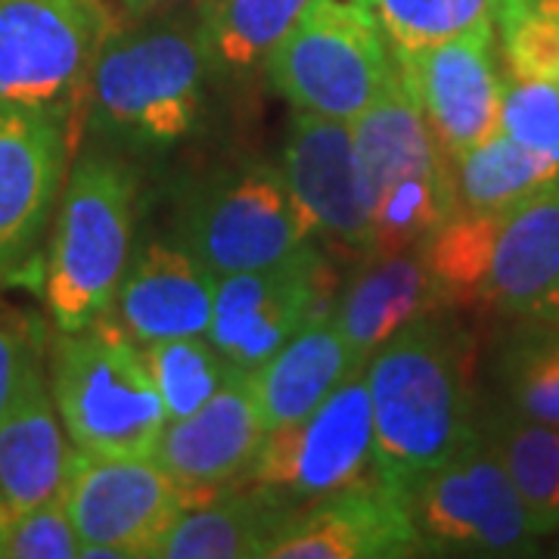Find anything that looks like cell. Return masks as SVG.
Here are the masks:
<instances>
[{
  "instance_id": "6da1fadb",
  "label": "cell",
  "mask_w": 559,
  "mask_h": 559,
  "mask_svg": "<svg viewBox=\"0 0 559 559\" xmlns=\"http://www.w3.org/2000/svg\"><path fill=\"white\" fill-rule=\"evenodd\" d=\"M373 460L399 498L479 439L460 336L441 311L404 326L367 360Z\"/></svg>"
},
{
  "instance_id": "5b68a950",
  "label": "cell",
  "mask_w": 559,
  "mask_h": 559,
  "mask_svg": "<svg viewBox=\"0 0 559 559\" xmlns=\"http://www.w3.org/2000/svg\"><path fill=\"white\" fill-rule=\"evenodd\" d=\"M364 200L373 224L370 255L426 242L460 209L448 153L432 134L401 72L352 121Z\"/></svg>"
},
{
  "instance_id": "2e32d148",
  "label": "cell",
  "mask_w": 559,
  "mask_h": 559,
  "mask_svg": "<svg viewBox=\"0 0 559 559\" xmlns=\"http://www.w3.org/2000/svg\"><path fill=\"white\" fill-rule=\"evenodd\" d=\"M267 423L261 417L252 377L237 370L190 417L168 419L156 463L193 498V503L249 479Z\"/></svg>"
},
{
  "instance_id": "1f68e13d",
  "label": "cell",
  "mask_w": 559,
  "mask_h": 559,
  "mask_svg": "<svg viewBox=\"0 0 559 559\" xmlns=\"http://www.w3.org/2000/svg\"><path fill=\"white\" fill-rule=\"evenodd\" d=\"M35 358H40V340L32 333V326L20 318H0V417Z\"/></svg>"
},
{
  "instance_id": "4316f807",
  "label": "cell",
  "mask_w": 559,
  "mask_h": 559,
  "mask_svg": "<svg viewBox=\"0 0 559 559\" xmlns=\"http://www.w3.org/2000/svg\"><path fill=\"white\" fill-rule=\"evenodd\" d=\"M520 320L495 352L500 399L522 417L559 426V323Z\"/></svg>"
},
{
  "instance_id": "30bf717a",
  "label": "cell",
  "mask_w": 559,
  "mask_h": 559,
  "mask_svg": "<svg viewBox=\"0 0 559 559\" xmlns=\"http://www.w3.org/2000/svg\"><path fill=\"white\" fill-rule=\"evenodd\" d=\"M69 124L53 109L0 100V286L44 289L50 227L69 178Z\"/></svg>"
},
{
  "instance_id": "52a82bcc",
  "label": "cell",
  "mask_w": 559,
  "mask_h": 559,
  "mask_svg": "<svg viewBox=\"0 0 559 559\" xmlns=\"http://www.w3.org/2000/svg\"><path fill=\"white\" fill-rule=\"evenodd\" d=\"M175 240L215 277H230L289 259L314 237L280 165L252 159L215 168L187 187L175 215Z\"/></svg>"
},
{
  "instance_id": "ba28073f",
  "label": "cell",
  "mask_w": 559,
  "mask_h": 559,
  "mask_svg": "<svg viewBox=\"0 0 559 559\" xmlns=\"http://www.w3.org/2000/svg\"><path fill=\"white\" fill-rule=\"evenodd\" d=\"M423 557H535L540 535L495 451L476 439L404 491Z\"/></svg>"
},
{
  "instance_id": "5bb4252c",
  "label": "cell",
  "mask_w": 559,
  "mask_h": 559,
  "mask_svg": "<svg viewBox=\"0 0 559 559\" xmlns=\"http://www.w3.org/2000/svg\"><path fill=\"white\" fill-rule=\"evenodd\" d=\"M495 44L498 25L488 22L423 50H392L404 87L451 159L500 131L503 75Z\"/></svg>"
},
{
  "instance_id": "277c9868",
  "label": "cell",
  "mask_w": 559,
  "mask_h": 559,
  "mask_svg": "<svg viewBox=\"0 0 559 559\" xmlns=\"http://www.w3.org/2000/svg\"><path fill=\"white\" fill-rule=\"evenodd\" d=\"M138 175L112 153H84L62 187L47 242L44 289L60 333L112 311L131 261Z\"/></svg>"
},
{
  "instance_id": "f1b7e54d",
  "label": "cell",
  "mask_w": 559,
  "mask_h": 559,
  "mask_svg": "<svg viewBox=\"0 0 559 559\" xmlns=\"http://www.w3.org/2000/svg\"><path fill=\"white\" fill-rule=\"evenodd\" d=\"M380 22L395 53L423 50L488 25L500 0H360Z\"/></svg>"
},
{
  "instance_id": "9c48e42d",
  "label": "cell",
  "mask_w": 559,
  "mask_h": 559,
  "mask_svg": "<svg viewBox=\"0 0 559 559\" xmlns=\"http://www.w3.org/2000/svg\"><path fill=\"white\" fill-rule=\"evenodd\" d=\"M377 476L373 404L364 370L340 382L308 417L264 436L246 485L286 510H301Z\"/></svg>"
},
{
  "instance_id": "8992f818",
  "label": "cell",
  "mask_w": 559,
  "mask_h": 559,
  "mask_svg": "<svg viewBox=\"0 0 559 559\" xmlns=\"http://www.w3.org/2000/svg\"><path fill=\"white\" fill-rule=\"evenodd\" d=\"M399 72L392 44L360 0H314L261 75L305 112L355 121Z\"/></svg>"
},
{
  "instance_id": "d6986e66",
  "label": "cell",
  "mask_w": 559,
  "mask_h": 559,
  "mask_svg": "<svg viewBox=\"0 0 559 559\" xmlns=\"http://www.w3.org/2000/svg\"><path fill=\"white\" fill-rule=\"evenodd\" d=\"M218 280L175 237L131 252L112 311L140 342L209 336Z\"/></svg>"
},
{
  "instance_id": "ac0fdd59",
  "label": "cell",
  "mask_w": 559,
  "mask_h": 559,
  "mask_svg": "<svg viewBox=\"0 0 559 559\" xmlns=\"http://www.w3.org/2000/svg\"><path fill=\"white\" fill-rule=\"evenodd\" d=\"M72 460L75 444L62 426L44 360L35 358L0 417V538L16 516L66 495Z\"/></svg>"
},
{
  "instance_id": "e575fe53",
  "label": "cell",
  "mask_w": 559,
  "mask_h": 559,
  "mask_svg": "<svg viewBox=\"0 0 559 559\" xmlns=\"http://www.w3.org/2000/svg\"><path fill=\"white\" fill-rule=\"evenodd\" d=\"M554 554H557V557H559V547H557V550H554Z\"/></svg>"
},
{
  "instance_id": "9a60e30c",
  "label": "cell",
  "mask_w": 559,
  "mask_h": 559,
  "mask_svg": "<svg viewBox=\"0 0 559 559\" xmlns=\"http://www.w3.org/2000/svg\"><path fill=\"white\" fill-rule=\"evenodd\" d=\"M280 171L308 234L370 255L373 224L364 200L352 121L296 109L283 138Z\"/></svg>"
},
{
  "instance_id": "cb8c5ba5",
  "label": "cell",
  "mask_w": 559,
  "mask_h": 559,
  "mask_svg": "<svg viewBox=\"0 0 559 559\" xmlns=\"http://www.w3.org/2000/svg\"><path fill=\"white\" fill-rule=\"evenodd\" d=\"M314 0H202L200 28L209 75L242 81L277 50Z\"/></svg>"
},
{
  "instance_id": "7402d4cb",
  "label": "cell",
  "mask_w": 559,
  "mask_h": 559,
  "mask_svg": "<svg viewBox=\"0 0 559 559\" xmlns=\"http://www.w3.org/2000/svg\"><path fill=\"white\" fill-rule=\"evenodd\" d=\"M364 370L333 314L301 326L277 355L249 370L267 432L308 417L340 382Z\"/></svg>"
},
{
  "instance_id": "4dcf8cb0",
  "label": "cell",
  "mask_w": 559,
  "mask_h": 559,
  "mask_svg": "<svg viewBox=\"0 0 559 559\" xmlns=\"http://www.w3.org/2000/svg\"><path fill=\"white\" fill-rule=\"evenodd\" d=\"M79 554L81 538L62 498L16 516L0 544V559H75Z\"/></svg>"
},
{
  "instance_id": "603a6c76",
  "label": "cell",
  "mask_w": 559,
  "mask_h": 559,
  "mask_svg": "<svg viewBox=\"0 0 559 559\" xmlns=\"http://www.w3.org/2000/svg\"><path fill=\"white\" fill-rule=\"evenodd\" d=\"M293 516L252 485L227 488L183 510L153 559H267Z\"/></svg>"
},
{
  "instance_id": "ffe728a7",
  "label": "cell",
  "mask_w": 559,
  "mask_h": 559,
  "mask_svg": "<svg viewBox=\"0 0 559 559\" xmlns=\"http://www.w3.org/2000/svg\"><path fill=\"white\" fill-rule=\"evenodd\" d=\"M479 305L516 318L559 305V178L503 212Z\"/></svg>"
},
{
  "instance_id": "484cf974",
  "label": "cell",
  "mask_w": 559,
  "mask_h": 559,
  "mask_svg": "<svg viewBox=\"0 0 559 559\" xmlns=\"http://www.w3.org/2000/svg\"><path fill=\"white\" fill-rule=\"evenodd\" d=\"M454 162H457L454 187H457L460 209H473V212L510 209L559 178V162L522 146L503 131L476 143Z\"/></svg>"
},
{
  "instance_id": "83f0119b",
  "label": "cell",
  "mask_w": 559,
  "mask_h": 559,
  "mask_svg": "<svg viewBox=\"0 0 559 559\" xmlns=\"http://www.w3.org/2000/svg\"><path fill=\"white\" fill-rule=\"evenodd\" d=\"M143 358L159 389L168 419L190 417L237 373L209 336H183L143 345Z\"/></svg>"
},
{
  "instance_id": "d4e9b609",
  "label": "cell",
  "mask_w": 559,
  "mask_h": 559,
  "mask_svg": "<svg viewBox=\"0 0 559 559\" xmlns=\"http://www.w3.org/2000/svg\"><path fill=\"white\" fill-rule=\"evenodd\" d=\"M479 436L503 463L540 538L559 532V426L500 404L479 417Z\"/></svg>"
},
{
  "instance_id": "44dd1931",
  "label": "cell",
  "mask_w": 559,
  "mask_h": 559,
  "mask_svg": "<svg viewBox=\"0 0 559 559\" xmlns=\"http://www.w3.org/2000/svg\"><path fill=\"white\" fill-rule=\"evenodd\" d=\"M436 311H444V305L426 261V242H417L392 255H364V264L333 305V323L360 367H367V360L404 326Z\"/></svg>"
},
{
  "instance_id": "836d02e7",
  "label": "cell",
  "mask_w": 559,
  "mask_h": 559,
  "mask_svg": "<svg viewBox=\"0 0 559 559\" xmlns=\"http://www.w3.org/2000/svg\"><path fill=\"white\" fill-rule=\"evenodd\" d=\"M540 7L550 13V20L557 22V28H559V0H540Z\"/></svg>"
},
{
  "instance_id": "d6a6232c",
  "label": "cell",
  "mask_w": 559,
  "mask_h": 559,
  "mask_svg": "<svg viewBox=\"0 0 559 559\" xmlns=\"http://www.w3.org/2000/svg\"><path fill=\"white\" fill-rule=\"evenodd\" d=\"M119 3L131 13H153V10L171 7V3H180V0H119Z\"/></svg>"
},
{
  "instance_id": "e0dca14e",
  "label": "cell",
  "mask_w": 559,
  "mask_h": 559,
  "mask_svg": "<svg viewBox=\"0 0 559 559\" xmlns=\"http://www.w3.org/2000/svg\"><path fill=\"white\" fill-rule=\"evenodd\" d=\"M423 557L417 528L401 498L380 479L348 485L296 510L267 559H404Z\"/></svg>"
},
{
  "instance_id": "4fadbf2b",
  "label": "cell",
  "mask_w": 559,
  "mask_h": 559,
  "mask_svg": "<svg viewBox=\"0 0 559 559\" xmlns=\"http://www.w3.org/2000/svg\"><path fill=\"white\" fill-rule=\"evenodd\" d=\"M62 500L81 547H112L121 559L156 557L168 528L193 507L156 457H94L81 451Z\"/></svg>"
},
{
  "instance_id": "7c38bea8",
  "label": "cell",
  "mask_w": 559,
  "mask_h": 559,
  "mask_svg": "<svg viewBox=\"0 0 559 559\" xmlns=\"http://www.w3.org/2000/svg\"><path fill=\"white\" fill-rule=\"evenodd\" d=\"M333 267L314 242L296 255L218 280L209 340L237 370H255L311 320L333 314Z\"/></svg>"
},
{
  "instance_id": "7a4b0ae2",
  "label": "cell",
  "mask_w": 559,
  "mask_h": 559,
  "mask_svg": "<svg viewBox=\"0 0 559 559\" xmlns=\"http://www.w3.org/2000/svg\"><path fill=\"white\" fill-rule=\"evenodd\" d=\"M209 62L200 28L180 22L109 32L91 72L87 112L128 150H171L200 124Z\"/></svg>"
},
{
  "instance_id": "f546056e",
  "label": "cell",
  "mask_w": 559,
  "mask_h": 559,
  "mask_svg": "<svg viewBox=\"0 0 559 559\" xmlns=\"http://www.w3.org/2000/svg\"><path fill=\"white\" fill-rule=\"evenodd\" d=\"M500 131L547 159L559 162V84L503 75Z\"/></svg>"
},
{
  "instance_id": "8fae6325",
  "label": "cell",
  "mask_w": 559,
  "mask_h": 559,
  "mask_svg": "<svg viewBox=\"0 0 559 559\" xmlns=\"http://www.w3.org/2000/svg\"><path fill=\"white\" fill-rule=\"evenodd\" d=\"M106 35L103 0H0V100L72 121Z\"/></svg>"
},
{
  "instance_id": "3957f363",
  "label": "cell",
  "mask_w": 559,
  "mask_h": 559,
  "mask_svg": "<svg viewBox=\"0 0 559 559\" xmlns=\"http://www.w3.org/2000/svg\"><path fill=\"white\" fill-rule=\"evenodd\" d=\"M50 392L81 454L153 457L168 414L140 345L116 311L50 345Z\"/></svg>"
}]
</instances>
